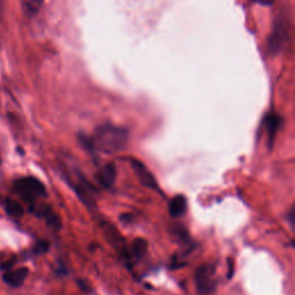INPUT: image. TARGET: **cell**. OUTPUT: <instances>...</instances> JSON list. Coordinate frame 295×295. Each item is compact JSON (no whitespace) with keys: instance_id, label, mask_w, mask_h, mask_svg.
<instances>
[{"instance_id":"cell-7","label":"cell","mask_w":295,"mask_h":295,"mask_svg":"<svg viewBox=\"0 0 295 295\" xmlns=\"http://www.w3.org/2000/svg\"><path fill=\"white\" fill-rule=\"evenodd\" d=\"M280 125H281V118L277 113H270L268 117H266V132H268V138H269L268 139L270 147H272V144H274L275 135H277V132Z\"/></svg>"},{"instance_id":"cell-14","label":"cell","mask_w":295,"mask_h":295,"mask_svg":"<svg viewBox=\"0 0 295 295\" xmlns=\"http://www.w3.org/2000/svg\"><path fill=\"white\" fill-rule=\"evenodd\" d=\"M293 246H294V247H295V240H294V241H293Z\"/></svg>"},{"instance_id":"cell-5","label":"cell","mask_w":295,"mask_h":295,"mask_svg":"<svg viewBox=\"0 0 295 295\" xmlns=\"http://www.w3.org/2000/svg\"><path fill=\"white\" fill-rule=\"evenodd\" d=\"M117 177V169L113 164H106L99 170L97 174V180L101 186L110 188L114 185Z\"/></svg>"},{"instance_id":"cell-1","label":"cell","mask_w":295,"mask_h":295,"mask_svg":"<svg viewBox=\"0 0 295 295\" xmlns=\"http://www.w3.org/2000/svg\"><path fill=\"white\" fill-rule=\"evenodd\" d=\"M88 148H97L105 152L123 150L128 143V133L114 125L99 126L91 138H87Z\"/></svg>"},{"instance_id":"cell-9","label":"cell","mask_w":295,"mask_h":295,"mask_svg":"<svg viewBox=\"0 0 295 295\" xmlns=\"http://www.w3.org/2000/svg\"><path fill=\"white\" fill-rule=\"evenodd\" d=\"M132 250L135 257H142L148 250V241L143 239V237H136V239L133 241Z\"/></svg>"},{"instance_id":"cell-11","label":"cell","mask_w":295,"mask_h":295,"mask_svg":"<svg viewBox=\"0 0 295 295\" xmlns=\"http://www.w3.org/2000/svg\"><path fill=\"white\" fill-rule=\"evenodd\" d=\"M44 0H24V7L30 14H36L42 7Z\"/></svg>"},{"instance_id":"cell-10","label":"cell","mask_w":295,"mask_h":295,"mask_svg":"<svg viewBox=\"0 0 295 295\" xmlns=\"http://www.w3.org/2000/svg\"><path fill=\"white\" fill-rule=\"evenodd\" d=\"M5 209L13 217H21L23 215V207L15 199H7L5 203Z\"/></svg>"},{"instance_id":"cell-13","label":"cell","mask_w":295,"mask_h":295,"mask_svg":"<svg viewBox=\"0 0 295 295\" xmlns=\"http://www.w3.org/2000/svg\"><path fill=\"white\" fill-rule=\"evenodd\" d=\"M254 2H257L259 5H264V6H270L272 4H275V0H252Z\"/></svg>"},{"instance_id":"cell-6","label":"cell","mask_w":295,"mask_h":295,"mask_svg":"<svg viewBox=\"0 0 295 295\" xmlns=\"http://www.w3.org/2000/svg\"><path fill=\"white\" fill-rule=\"evenodd\" d=\"M28 274H29L28 268H20L14 271L6 272L2 279H4V281L8 286L17 288L23 285L25 278L28 277Z\"/></svg>"},{"instance_id":"cell-3","label":"cell","mask_w":295,"mask_h":295,"mask_svg":"<svg viewBox=\"0 0 295 295\" xmlns=\"http://www.w3.org/2000/svg\"><path fill=\"white\" fill-rule=\"evenodd\" d=\"M195 281L197 290L202 295L214 293L216 281L214 279V269L210 265H202L196 270Z\"/></svg>"},{"instance_id":"cell-12","label":"cell","mask_w":295,"mask_h":295,"mask_svg":"<svg viewBox=\"0 0 295 295\" xmlns=\"http://www.w3.org/2000/svg\"><path fill=\"white\" fill-rule=\"evenodd\" d=\"M49 242H46V241H40V242H38L36 245V248H35V250H36L37 253H45L49 250Z\"/></svg>"},{"instance_id":"cell-8","label":"cell","mask_w":295,"mask_h":295,"mask_svg":"<svg viewBox=\"0 0 295 295\" xmlns=\"http://www.w3.org/2000/svg\"><path fill=\"white\" fill-rule=\"evenodd\" d=\"M170 215L174 218L181 217L187 210V199L185 196L177 195L170 202Z\"/></svg>"},{"instance_id":"cell-4","label":"cell","mask_w":295,"mask_h":295,"mask_svg":"<svg viewBox=\"0 0 295 295\" xmlns=\"http://www.w3.org/2000/svg\"><path fill=\"white\" fill-rule=\"evenodd\" d=\"M132 166L142 185L144 187H148V188L150 189H158L156 177L148 170V167L145 166L144 164H142L141 161L138 159H132Z\"/></svg>"},{"instance_id":"cell-2","label":"cell","mask_w":295,"mask_h":295,"mask_svg":"<svg viewBox=\"0 0 295 295\" xmlns=\"http://www.w3.org/2000/svg\"><path fill=\"white\" fill-rule=\"evenodd\" d=\"M15 192L24 199L25 202L35 201L37 197H42L46 194L45 186L42 181L33 177H25L19 179L14 183Z\"/></svg>"},{"instance_id":"cell-15","label":"cell","mask_w":295,"mask_h":295,"mask_svg":"<svg viewBox=\"0 0 295 295\" xmlns=\"http://www.w3.org/2000/svg\"><path fill=\"white\" fill-rule=\"evenodd\" d=\"M0 164H1V158H0Z\"/></svg>"}]
</instances>
